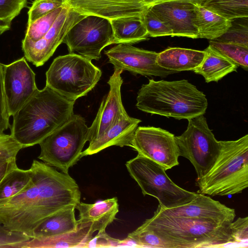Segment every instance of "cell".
<instances>
[{"mask_svg":"<svg viewBox=\"0 0 248 248\" xmlns=\"http://www.w3.org/2000/svg\"><path fill=\"white\" fill-rule=\"evenodd\" d=\"M30 169L33 183L20 194L0 202V221L8 229L32 238L34 229L62 209L76 207L81 193L68 173L34 159Z\"/></svg>","mask_w":248,"mask_h":248,"instance_id":"obj_1","label":"cell"},{"mask_svg":"<svg viewBox=\"0 0 248 248\" xmlns=\"http://www.w3.org/2000/svg\"><path fill=\"white\" fill-rule=\"evenodd\" d=\"M75 103L47 86L38 89L13 116L10 135L23 148L39 144L71 118Z\"/></svg>","mask_w":248,"mask_h":248,"instance_id":"obj_2","label":"cell"},{"mask_svg":"<svg viewBox=\"0 0 248 248\" xmlns=\"http://www.w3.org/2000/svg\"><path fill=\"white\" fill-rule=\"evenodd\" d=\"M136 106L152 114L188 120L204 115L208 101L205 94L187 80L151 79L139 90Z\"/></svg>","mask_w":248,"mask_h":248,"instance_id":"obj_3","label":"cell"},{"mask_svg":"<svg viewBox=\"0 0 248 248\" xmlns=\"http://www.w3.org/2000/svg\"><path fill=\"white\" fill-rule=\"evenodd\" d=\"M231 223L166 216L155 211L138 228L152 231L168 248H205L235 242L230 233Z\"/></svg>","mask_w":248,"mask_h":248,"instance_id":"obj_4","label":"cell"},{"mask_svg":"<svg viewBox=\"0 0 248 248\" xmlns=\"http://www.w3.org/2000/svg\"><path fill=\"white\" fill-rule=\"evenodd\" d=\"M219 141V153L214 164L196 180L198 193L211 196L241 193L248 186V135Z\"/></svg>","mask_w":248,"mask_h":248,"instance_id":"obj_5","label":"cell"},{"mask_svg":"<svg viewBox=\"0 0 248 248\" xmlns=\"http://www.w3.org/2000/svg\"><path fill=\"white\" fill-rule=\"evenodd\" d=\"M101 70L92 60L75 53L59 56L46 72V85L67 99L85 96L99 81Z\"/></svg>","mask_w":248,"mask_h":248,"instance_id":"obj_6","label":"cell"},{"mask_svg":"<svg viewBox=\"0 0 248 248\" xmlns=\"http://www.w3.org/2000/svg\"><path fill=\"white\" fill-rule=\"evenodd\" d=\"M88 140L89 127L85 119L74 114L39 144L41 152L38 158L68 173L69 169L82 157L83 149Z\"/></svg>","mask_w":248,"mask_h":248,"instance_id":"obj_7","label":"cell"},{"mask_svg":"<svg viewBox=\"0 0 248 248\" xmlns=\"http://www.w3.org/2000/svg\"><path fill=\"white\" fill-rule=\"evenodd\" d=\"M125 166L143 196L155 198L162 208H170L187 203L198 194L176 185L162 166L140 154L127 161Z\"/></svg>","mask_w":248,"mask_h":248,"instance_id":"obj_8","label":"cell"},{"mask_svg":"<svg viewBox=\"0 0 248 248\" xmlns=\"http://www.w3.org/2000/svg\"><path fill=\"white\" fill-rule=\"evenodd\" d=\"M187 120L186 129L180 136H175V140L179 156L190 161L199 179L214 164L219 153V141L209 128L204 115Z\"/></svg>","mask_w":248,"mask_h":248,"instance_id":"obj_9","label":"cell"},{"mask_svg":"<svg viewBox=\"0 0 248 248\" xmlns=\"http://www.w3.org/2000/svg\"><path fill=\"white\" fill-rule=\"evenodd\" d=\"M62 43L69 53H75L91 60H99L102 50L114 44L110 20L94 15H87L69 31Z\"/></svg>","mask_w":248,"mask_h":248,"instance_id":"obj_10","label":"cell"},{"mask_svg":"<svg viewBox=\"0 0 248 248\" xmlns=\"http://www.w3.org/2000/svg\"><path fill=\"white\" fill-rule=\"evenodd\" d=\"M86 15L65 5L55 22L41 39L33 41L25 37L22 41L24 57L36 67L43 65L53 55L69 31Z\"/></svg>","mask_w":248,"mask_h":248,"instance_id":"obj_11","label":"cell"},{"mask_svg":"<svg viewBox=\"0 0 248 248\" xmlns=\"http://www.w3.org/2000/svg\"><path fill=\"white\" fill-rule=\"evenodd\" d=\"M131 147L138 154L162 166L166 170L179 164L175 136L160 127L138 126Z\"/></svg>","mask_w":248,"mask_h":248,"instance_id":"obj_12","label":"cell"},{"mask_svg":"<svg viewBox=\"0 0 248 248\" xmlns=\"http://www.w3.org/2000/svg\"><path fill=\"white\" fill-rule=\"evenodd\" d=\"M2 66L6 109L13 116L38 89L35 74L24 57Z\"/></svg>","mask_w":248,"mask_h":248,"instance_id":"obj_13","label":"cell"},{"mask_svg":"<svg viewBox=\"0 0 248 248\" xmlns=\"http://www.w3.org/2000/svg\"><path fill=\"white\" fill-rule=\"evenodd\" d=\"M108 62L114 70L128 71L134 74L144 76L166 78L177 73L161 67L157 63L158 53L135 47L129 44H118L105 50Z\"/></svg>","mask_w":248,"mask_h":248,"instance_id":"obj_14","label":"cell"},{"mask_svg":"<svg viewBox=\"0 0 248 248\" xmlns=\"http://www.w3.org/2000/svg\"><path fill=\"white\" fill-rule=\"evenodd\" d=\"M155 212L166 216L206 218L225 223H232L236 216L234 209L201 193L190 202L182 205L164 208L159 204Z\"/></svg>","mask_w":248,"mask_h":248,"instance_id":"obj_15","label":"cell"},{"mask_svg":"<svg viewBox=\"0 0 248 248\" xmlns=\"http://www.w3.org/2000/svg\"><path fill=\"white\" fill-rule=\"evenodd\" d=\"M123 72L122 70H114L108 81L109 90L106 97L102 100L96 117L89 127V142L102 135L123 113L126 112L121 98L123 80L121 75Z\"/></svg>","mask_w":248,"mask_h":248,"instance_id":"obj_16","label":"cell"},{"mask_svg":"<svg viewBox=\"0 0 248 248\" xmlns=\"http://www.w3.org/2000/svg\"><path fill=\"white\" fill-rule=\"evenodd\" d=\"M79 13L109 20L129 16H142L147 7L142 0H66Z\"/></svg>","mask_w":248,"mask_h":248,"instance_id":"obj_17","label":"cell"},{"mask_svg":"<svg viewBox=\"0 0 248 248\" xmlns=\"http://www.w3.org/2000/svg\"><path fill=\"white\" fill-rule=\"evenodd\" d=\"M149 7L172 31V36L198 38L193 23L195 4L186 2L170 1Z\"/></svg>","mask_w":248,"mask_h":248,"instance_id":"obj_18","label":"cell"},{"mask_svg":"<svg viewBox=\"0 0 248 248\" xmlns=\"http://www.w3.org/2000/svg\"><path fill=\"white\" fill-rule=\"evenodd\" d=\"M141 120L123 113L102 135L89 142L82 156L93 155L111 146L131 147L135 131Z\"/></svg>","mask_w":248,"mask_h":248,"instance_id":"obj_19","label":"cell"},{"mask_svg":"<svg viewBox=\"0 0 248 248\" xmlns=\"http://www.w3.org/2000/svg\"><path fill=\"white\" fill-rule=\"evenodd\" d=\"M94 232L90 222H79L78 228L73 232L53 237L32 238L15 248H87Z\"/></svg>","mask_w":248,"mask_h":248,"instance_id":"obj_20","label":"cell"},{"mask_svg":"<svg viewBox=\"0 0 248 248\" xmlns=\"http://www.w3.org/2000/svg\"><path fill=\"white\" fill-rule=\"evenodd\" d=\"M76 209L79 213V222H90L95 232H103L115 219L119 204L117 198L113 197L92 204L80 202Z\"/></svg>","mask_w":248,"mask_h":248,"instance_id":"obj_21","label":"cell"},{"mask_svg":"<svg viewBox=\"0 0 248 248\" xmlns=\"http://www.w3.org/2000/svg\"><path fill=\"white\" fill-rule=\"evenodd\" d=\"M204 56V50L169 47L158 53L156 61L161 67L177 73L193 71L200 65Z\"/></svg>","mask_w":248,"mask_h":248,"instance_id":"obj_22","label":"cell"},{"mask_svg":"<svg viewBox=\"0 0 248 248\" xmlns=\"http://www.w3.org/2000/svg\"><path fill=\"white\" fill-rule=\"evenodd\" d=\"M75 209L74 206L68 207L46 218L34 229L32 238L56 236L76 230L79 222L76 219Z\"/></svg>","mask_w":248,"mask_h":248,"instance_id":"obj_23","label":"cell"},{"mask_svg":"<svg viewBox=\"0 0 248 248\" xmlns=\"http://www.w3.org/2000/svg\"><path fill=\"white\" fill-rule=\"evenodd\" d=\"M193 23L198 31V38L210 40L221 36L231 25V20L199 4H195Z\"/></svg>","mask_w":248,"mask_h":248,"instance_id":"obj_24","label":"cell"},{"mask_svg":"<svg viewBox=\"0 0 248 248\" xmlns=\"http://www.w3.org/2000/svg\"><path fill=\"white\" fill-rule=\"evenodd\" d=\"M201 63L193 71L203 76L205 82H217L228 74L237 71L238 66L214 50L209 45L204 50Z\"/></svg>","mask_w":248,"mask_h":248,"instance_id":"obj_25","label":"cell"},{"mask_svg":"<svg viewBox=\"0 0 248 248\" xmlns=\"http://www.w3.org/2000/svg\"><path fill=\"white\" fill-rule=\"evenodd\" d=\"M114 44H135L147 39L149 35L142 16H129L110 20Z\"/></svg>","mask_w":248,"mask_h":248,"instance_id":"obj_26","label":"cell"},{"mask_svg":"<svg viewBox=\"0 0 248 248\" xmlns=\"http://www.w3.org/2000/svg\"><path fill=\"white\" fill-rule=\"evenodd\" d=\"M33 183L32 172L17 166L9 171L0 181V202L7 200L26 190Z\"/></svg>","mask_w":248,"mask_h":248,"instance_id":"obj_27","label":"cell"},{"mask_svg":"<svg viewBox=\"0 0 248 248\" xmlns=\"http://www.w3.org/2000/svg\"><path fill=\"white\" fill-rule=\"evenodd\" d=\"M203 6L229 20L248 17V0H208Z\"/></svg>","mask_w":248,"mask_h":248,"instance_id":"obj_28","label":"cell"},{"mask_svg":"<svg viewBox=\"0 0 248 248\" xmlns=\"http://www.w3.org/2000/svg\"><path fill=\"white\" fill-rule=\"evenodd\" d=\"M209 46L216 52L238 67L240 66L244 70H248V46L214 40L209 41Z\"/></svg>","mask_w":248,"mask_h":248,"instance_id":"obj_29","label":"cell"},{"mask_svg":"<svg viewBox=\"0 0 248 248\" xmlns=\"http://www.w3.org/2000/svg\"><path fill=\"white\" fill-rule=\"evenodd\" d=\"M248 17L231 20V25L226 32L214 41L232 43L248 47Z\"/></svg>","mask_w":248,"mask_h":248,"instance_id":"obj_30","label":"cell"},{"mask_svg":"<svg viewBox=\"0 0 248 248\" xmlns=\"http://www.w3.org/2000/svg\"><path fill=\"white\" fill-rule=\"evenodd\" d=\"M64 6L59 7L37 19L32 23L28 24L25 37L33 41H37L42 38L51 28Z\"/></svg>","mask_w":248,"mask_h":248,"instance_id":"obj_31","label":"cell"},{"mask_svg":"<svg viewBox=\"0 0 248 248\" xmlns=\"http://www.w3.org/2000/svg\"><path fill=\"white\" fill-rule=\"evenodd\" d=\"M136 247L168 248L167 244L152 231L138 228L126 237Z\"/></svg>","mask_w":248,"mask_h":248,"instance_id":"obj_32","label":"cell"},{"mask_svg":"<svg viewBox=\"0 0 248 248\" xmlns=\"http://www.w3.org/2000/svg\"><path fill=\"white\" fill-rule=\"evenodd\" d=\"M142 20L149 36L155 37L159 36H171V30L149 8L145 11Z\"/></svg>","mask_w":248,"mask_h":248,"instance_id":"obj_33","label":"cell"},{"mask_svg":"<svg viewBox=\"0 0 248 248\" xmlns=\"http://www.w3.org/2000/svg\"><path fill=\"white\" fill-rule=\"evenodd\" d=\"M66 4V0H34L28 13V24Z\"/></svg>","mask_w":248,"mask_h":248,"instance_id":"obj_34","label":"cell"},{"mask_svg":"<svg viewBox=\"0 0 248 248\" xmlns=\"http://www.w3.org/2000/svg\"><path fill=\"white\" fill-rule=\"evenodd\" d=\"M22 146L16 141L11 135L0 131V159L16 158Z\"/></svg>","mask_w":248,"mask_h":248,"instance_id":"obj_35","label":"cell"},{"mask_svg":"<svg viewBox=\"0 0 248 248\" xmlns=\"http://www.w3.org/2000/svg\"><path fill=\"white\" fill-rule=\"evenodd\" d=\"M27 3V0H0V18L12 21Z\"/></svg>","mask_w":248,"mask_h":248,"instance_id":"obj_36","label":"cell"},{"mask_svg":"<svg viewBox=\"0 0 248 248\" xmlns=\"http://www.w3.org/2000/svg\"><path fill=\"white\" fill-rule=\"evenodd\" d=\"M30 239L23 233L8 229L0 221V248H15L17 244Z\"/></svg>","mask_w":248,"mask_h":248,"instance_id":"obj_37","label":"cell"},{"mask_svg":"<svg viewBox=\"0 0 248 248\" xmlns=\"http://www.w3.org/2000/svg\"><path fill=\"white\" fill-rule=\"evenodd\" d=\"M230 233L235 242L247 241L248 239V217H238L230 225Z\"/></svg>","mask_w":248,"mask_h":248,"instance_id":"obj_38","label":"cell"},{"mask_svg":"<svg viewBox=\"0 0 248 248\" xmlns=\"http://www.w3.org/2000/svg\"><path fill=\"white\" fill-rule=\"evenodd\" d=\"M3 89V66L0 63V131L3 132L10 126Z\"/></svg>","mask_w":248,"mask_h":248,"instance_id":"obj_39","label":"cell"},{"mask_svg":"<svg viewBox=\"0 0 248 248\" xmlns=\"http://www.w3.org/2000/svg\"><path fill=\"white\" fill-rule=\"evenodd\" d=\"M16 166V158L0 159V181L9 171Z\"/></svg>","mask_w":248,"mask_h":248,"instance_id":"obj_40","label":"cell"},{"mask_svg":"<svg viewBox=\"0 0 248 248\" xmlns=\"http://www.w3.org/2000/svg\"><path fill=\"white\" fill-rule=\"evenodd\" d=\"M208 0H142V2L147 7L155 4L170 1L186 2L203 6Z\"/></svg>","mask_w":248,"mask_h":248,"instance_id":"obj_41","label":"cell"},{"mask_svg":"<svg viewBox=\"0 0 248 248\" xmlns=\"http://www.w3.org/2000/svg\"><path fill=\"white\" fill-rule=\"evenodd\" d=\"M12 21L0 18V35L10 29Z\"/></svg>","mask_w":248,"mask_h":248,"instance_id":"obj_42","label":"cell"}]
</instances>
